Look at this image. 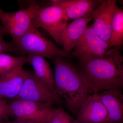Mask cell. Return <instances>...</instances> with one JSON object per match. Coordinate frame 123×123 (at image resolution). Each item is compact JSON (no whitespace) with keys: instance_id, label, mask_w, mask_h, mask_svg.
Returning a JSON list of instances; mask_svg holds the SVG:
<instances>
[{"instance_id":"13","label":"cell","mask_w":123,"mask_h":123,"mask_svg":"<svg viewBox=\"0 0 123 123\" xmlns=\"http://www.w3.org/2000/svg\"><path fill=\"white\" fill-rule=\"evenodd\" d=\"M107 111L103 123H123V94L121 90L113 89L98 94Z\"/></svg>"},{"instance_id":"14","label":"cell","mask_w":123,"mask_h":123,"mask_svg":"<svg viewBox=\"0 0 123 123\" xmlns=\"http://www.w3.org/2000/svg\"><path fill=\"white\" fill-rule=\"evenodd\" d=\"M28 72L21 67L0 76V98L16 99Z\"/></svg>"},{"instance_id":"12","label":"cell","mask_w":123,"mask_h":123,"mask_svg":"<svg viewBox=\"0 0 123 123\" xmlns=\"http://www.w3.org/2000/svg\"><path fill=\"white\" fill-rule=\"evenodd\" d=\"M92 19L91 13L73 21L64 29L60 36V44L63 46V49L67 54L69 55L75 48Z\"/></svg>"},{"instance_id":"19","label":"cell","mask_w":123,"mask_h":123,"mask_svg":"<svg viewBox=\"0 0 123 123\" xmlns=\"http://www.w3.org/2000/svg\"><path fill=\"white\" fill-rule=\"evenodd\" d=\"M6 34L3 26L0 25V54L9 52L18 51V48L13 43L5 41L3 37Z\"/></svg>"},{"instance_id":"7","label":"cell","mask_w":123,"mask_h":123,"mask_svg":"<svg viewBox=\"0 0 123 123\" xmlns=\"http://www.w3.org/2000/svg\"><path fill=\"white\" fill-rule=\"evenodd\" d=\"M110 48V44L95 33L92 24L88 26L72 55L83 63L102 56Z\"/></svg>"},{"instance_id":"9","label":"cell","mask_w":123,"mask_h":123,"mask_svg":"<svg viewBox=\"0 0 123 123\" xmlns=\"http://www.w3.org/2000/svg\"><path fill=\"white\" fill-rule=\"evenodd\" d=\"M117 1H103L92 12L94 23L93 29L95 34L106 43L110 44L112 30V22Z\"/></svg>"},{"instance_id":"4","label":"cell","mask_w":123,"mask_h":123,"mask_svg":"<svg viewBox=\"0 0 123 123\" xmlns=\"http://www.w3.org/2000/svg\"><path fill=\"white\" fill-rule=\"evenodd\" d=\"M42 7L34 1L27 8L13 12H6L0 9V21L14 44L29 30L33 18Z\"/></svg>"},{"instance_id":"3","label":"cell","mask_w":123,"mask_h":123,"mask_svg":"<svg viewBox=\"0 0 123 123\" xmlns=\"http://www.w3.org/2000/svg\"><path fill=\"white\" fill-rule=\"evenodd\" d=\"M15 45L18 51L24 54L39 55L51 60L56 56L64 58L68 56L63 49L59 48L31 25Z\"/></svg>"},{"instance_id":"1","label":"cell","mask_w":123,"mask_h":123,"mask_svg":"<svg viewBox=\"0 0 123 123\" xmlns=\"http://www.w3.org/2000/svg\"><path fill=\"white\" fill-rule=\"evenodd\" d=\"M120 49L116 47L101 57L80 63L78 69L93 93L123 89V58Z\"/></svg>"},{"instance_id":"6","label":"cell","mask_w":123,"mask_h":123,"mask_svg":"<svg viewBox=\"0 0 123 123\" xmlns=\"http://www.w3.org/2000/svg\"><path fill=\"white\" fill-rule=\"evenodd\" d=\"M67 22L62 9L51 4L47 7H41L33 18L31 25L36 29L43 28L57 43L60 44V36L68 25Z\"/></svg>"},{"instance_id":"24","label":"cell","mask_w":123,"mask_h":123,"mask_svg":"<svg viewBox=\"0 0 123 123\" xmlns=\"http://www.w3.org/2000/svg\"></svg>"},{"instance_id":"2","label":"cell","mask_w":123,"mask_h":123,"mask_svg":"<svg viewBox=\"0 0 123 123\" xmlns=\"http://www.w3.org/2000/svg\"><path fill=\"white\" fill-rule=\"evenodd\" d=\"M51 60L57 95L61 100L64 99L70 112L77 115L86 99L93 93L74 65L61 56H54Z\"/></svg>"},{"instance_id":"23","label":"cell","mask_w":123,"mask_h":123,"mask_svg":"<svg viewBox=\"0 0 123 123\" xmlns=\"http://www.w3.org/2000/svg\"><path fill=\"white\" fill-rule=\"evenodd\" d=\"M122 1V2H123V1Z\"/></svg>"},{"instance_id":"21","label":"cell","mask_w":123,"mask_h":123,"mask_svg":"<svg viewBox=\"0 0 123 123\" xmlns=\"http://www.w3.org/2000/svg\"><path fill=\"white\" fill-rule=\"evenodd\" d=\"M0 123H29L25 122V121H21V120H18L15 119L13 121H5L4 122Z\"/></svg>"},{"instance_id":"10","label":"cell","mask_w":123,"mask_h":123,"mask_svg":"<svg viewBox=\"0 0 123 123\" xmlns=\"http://www.w3.org/2000/svg\"><path fill=\"white\" fill-rule=\"evenodd\" d=\"M107 115L98 93H92L81 106L74 123H103Z\"/></svg>"},{"instance_id":"5","label":"cell","mask_w":123,"mask_h":123,"mask_svg":"<svg viewBox=\"0 0 123 123\" xmlns=\"http://www.w3.org/2000/svg\"><path fill=\"white\" fill-rule=\"evenodd\" d=\"M12 116L29 123H49L52 111L51 104L15 99L8 103Z\"/></svg>"},{"instance_id":"22","label":"cell","mask_w":123,"mask_h":123,"mask_svg":"<svg viewBox=\"0 0 123 123\" xmlns=\"http://www.w3.org/2000/svg\"><path fill=\"white\" fill-rule=\"evenodd\" d=\"M121 48H123V46H122V47H121Z\"/></svg>"},{"instance_id":"16","label":"cell","mask_w":123,"mask_h":123,"mask_svg":"<svg viewBox=\"0 0 123 123\" xmlns=\"http://www.w3.org/2000/svg\"><path fill=\"white\" fill-rule=\"evenodd\" d=\"M123 46V8L117 5L115 8L112 22V30L110 47Z\"/></svg>"},{"instance_id":"11","label":"cell","mask_w":123,"mask_h":123,"mask_svg":"<svg viewBox=\"0 0 123 123\" xmlns=\"http://www.w3.org/2000/svg\"><path fill=\"white\" fill-rule=\"evenodd\" d=\"M102 0H55L51 4L61 8L67 21L76 20L92 13Z\"/></svg>"},{"instance_id":"20","label":"cell","mask_w":123,"mask_h":123,"mask_svg":"<svg viewBox=\"0 0 123 123\" xmlns=\"http://www.w3.org/2000/svg\"><path fill=\"white\" fill-rule=\"evenodd\" d=\"M11 116L12 114L9 104L0 98V123L4 122Z\"/></svg>"},{"instance_id":"8","label":"cell","mask_w":123,"mask_h":123,"mask_svg":"<svg viewBox=\"0 0 123 123\" xmlns=\"http://www.w3.org/2000/svg\"><path fill=\"white\" fill-rule=\"evenodd\" d=\"M16 99L53 104H59L58 99L49 88L35 75L28 72L20 93Z\"/></svg>"},{"instance_id":"18","label":"cell","mask_w":123,"mask_h":123,"mask_svg":"<svg viewBox=\"0 0 123 123\" xmlns=\"http://www.w3.org/2000/svg\"><path fill=\"white\" fill-rule=\"evenodd\" d=\"M75 119L61 108H53L49 123H74Z\"/></svg>"},{"instance_id":"15","label":"cell","mask_w":123,"mask_h":123,"mask_svg":"<svg viewBox=\"0 0 123 123\" xmlns=\"http://www.w3.org/2000/svg\"><path fill=\"white\" fill-rule=\"evenodd\" d=\"M27 57L28 63L33 66L35 76L47 86L55 96L61 101L56 91L54 75L52 69L45 57L34 54L27 55Z\"/></svg>"},{"instance_id":"17","label":"cell","mask_w":123,"mask_h":123,"mask_svg":"<svg viewBox=\"0 0 123 123\" xmlns=\"http://www.w3.org/2000/svg\"><path fill=\"white\" fill-rule=\"evenodd\" d=\"M28 63L27 56L14 57L5 53L0 54V76L10 72L18 68L23 67Z\"/></svg>"}]
</instances>
